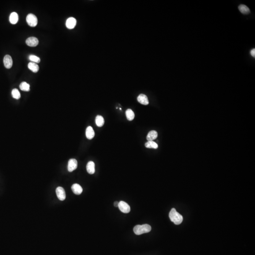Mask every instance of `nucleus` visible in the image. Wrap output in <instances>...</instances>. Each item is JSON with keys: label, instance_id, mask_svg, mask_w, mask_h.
<instances>
[{"label": "nucleus", "instance_id": "8", "mask_svg": "<svg viewBox=\"0 0 255 255\" xmlns=\"http://www.w3.org/2000/svg\"><path fill=\"white\" fill-rule=\"evenodd\" d=\"M3 63L6 68L10 69L12 67L13 61L11 56L9 55H6L3 59Z\"/></svg>", "mask_w": 255, "mask_h": 255}, {"label": "nucleus", "instance_id": "15", "mask_svg": "<svg viewBox=\"0 0 255 255\" xmlns=\"http://www.w3.org/2000/svg\"><path fill=\"white\" fill-rule=\"evenodd\" d=\"M19 17L18 14L16 12H12L10 16V21L12 24H15L18 21Z\"/></svg>", "mask_w": 255, "mask_h": 255}, {"label": "nucleus", "instance_id": "22", "mask_svg": "<svg viewBox=\"0 0 255 255\" xmlns=\"http://www.w3.org/2000/svg\"><path fill=\"white\" fill-rule=\"evenodd\" d=\"M11 94H12V96L13 97L16 99H19L20 97H21V94H20L19 91L17 89H13L12 90Z\"/></svg>", "mask_w": 255, "mask_h": 255}, {"label": "nucleus", "instance_id": "9", "mask_svg": "<svg viewBox=\"0 0 255 255\" xmlns=\"http://www.w3.org/2000/svg\"><path fill=\"white\" fill-rule=\"evenodd\" d=\"M76 19L75 18L71 17L67 19L66 23V26L69 29H73L76 25Z\"/></svg>", "mask_w": 255, "mask_h": 255}, {"label": "nucleus", "instance_id": "7", "mask_svg": "<svg viewBox=\"0 0 255 255\" xmlns=\"http://www.w3.org/2000/svg\"><path fill=\"white\" fill-rule=\"evenodd\" d=\"M26 43L29 47H35L38 45L39 41L38 39L35 37H30L26 40Z\"/></svg>", "mask_w": 255, "mask_h": 255}, {"label": "nucleus", "instance_id": "23", "mask_svg": "<svg viewBox=\"0 0 255 255\" xmlns=\"http://www.w3.org/2000/svg\"><path fill=\"white\" fill-rule=\"evenodd\" d=\"M29 59L33 63H39L40 62V58L33 55H31L29 56Z\"/></svg>", "mask_w": 255, "mask_h": 255}, {"label": "nucleus", "instance_id": "25", "mask_svg": "<svg viewBox=\"0 0 255 255\" xmlns=\"http://www.w3.org/2000/svg\"><path fill=\"white\" fill-rule=\"evenodd\" d=\"M119 202H118V201H115V202L114 203V206H115V207H118V206H119Z\"/></svg>", "mask_w": 255, "mask_h": 255}, {"label": "nucleus", "instance_id": "12", "mask_svg": "<svg viewBox=\"0 0 255 255\" xmlns=\"http://www.w3.org/2000/svg\"><path fill=\"white\" fill-rule=\"evenodd\" d=\"M87 170L89 174H93L95 172V164L93 161H89L87 165Z\"/></svg>", "mask_w": 255, "mask_h": 255}, {"label": "nucleus", "instance_id": "3", "mask_svg": "<svg viewBox=\"0 0 255 255\" xmlns=\"http://www.w3.org/2000/svg\"><path fill=\"white\" fill-rule=\"evenodd\" d=\"M26 21L29 26L32 27H36L38 22L36 16L32 13L29 14L27 15L26 18Z\"/></svg>", "mask_w": 255, "mask_h": 255}, {"label": "nucleus", "instance_id": "14", "mask_svg": "<svg viewBox=\"0 0 255 255\" xmlns=\"http://www.w3.org/2000/svg\"><path fill=\"white\" fill-rule=\"evenodd\" d=\"M158 136V133L155 130L150 131L147 134L146 139L148 141H153L156 139Z\"/></svg>", "mask_w": 255, "mask_h": 255}, {"label": "nucleus", "instance_id": "16", "mask_svg": "<svg viewBox=\"0 0 255 255\" xmlns=\"http://www.w3.org/2000/svg\"><path fill=\"white\" fill-rule=\"evenodd\" d=\"M28 68L33 73H36L39 71V66L36 63L31 62L28 64Z\"/></svg>", "mask_w": 255, "mask_h": 255}, {"label": "nucleus", "instance_id": "6", "mask_svg": "<svg viewBox=\"0 0 255 255\" xmlns=\"http://www.w3.org/2000/svg\"><path fill=\"white\" fill-rule=\"evenodd\" d=\"M78 167V162L75 159H71L69 161L68 170L69 172H71L76 169Z\"/></svg>", "mask_w": 255, "mask_h": 255}, {"label": "nucleus", "instance_id": "17", "mask_svg": "<svg viewBox=\"0 0 255 255\" xmlns=\"http://www.w3.org/2000/svg\"><path fill=\"white\" fill-rule=\"evenodd\" d=\"M126 115L128 121H132L135 117V114L133 111L130 109H128L126 111Z\"/></svg>", "mask_w": 255, "mask_h": 255}, {"label": "nucleus", "instance_id": "18", "mask_svg": "<svg viewBox=\"0 0 255 255\" xmlns=\"http://www.w3.org/2000/svg\"><path fill=\"white\" fill-rule=\"evenodd\" d=\"M105 123L104 118L101 115H97L96 118V123L99 127H102Z\"/></svg>", "mask_w": 255, "mask_h": 255}, {"label": "nucleus", "instance_id": "13", "mask_svg": "<svg viewBox=\"0 0 255 255\" xmlns=\"http://www.w3.org/2000/svg\"><path fill=\"white\" fill-rule=\"evenodd\" d=\"M95 131L91 126H89L86 129V135L87 139H92L95 136Z\"/></svg>", "mask_w": 255, "mask_h": 255}, {"label": "nucleus", "instance_id": "10", "mask_svg": "<svg viewBox=\"0 0 255 255\" xmlns=\"http://www.w3.org/2000/svg\"><path fill=\"white\" fill-rule=\"evenodd\" d=\"M138 101L139 103H140L143 105H147L149 104L148 99L147 98V96H146L144 94H140L138 96L137 98Z\"/></svg>", "mask_w": 255, "mask_h": 255}, {"label": "nucleus", "instance_id": "4", "mask_svg": "<svg viewBox=\"0 0 255 255\" xmlns=\"http://www.w3.org/2000/svg\"><path fill=\"white\" fill-rule=\"evenodd\" d=\"M118 207L121 211L123 213L127 214L129 213L130 211V206L127 203L123 201L119 202Z\"/></svg>", "mask_w": 255, "mask_h": 255}, {"label": "nucleus", "instance_id": "11", "mask_svg": "<svg viewBox=\"0 0 255 255\" xmlns=\"http://www.w3.org/2000/svg\"><path fill=\"white\" fill-rule=\"evenodd\" d=\"M71 190L76 195H80L83 191V189L80 185L78 184H74L71 187Z\"/></svg>", "mask_w": 255, "mask_h": 255}, {"label": "nucleus", "instance_id": "19", "mask_svg": "<svg viewBox=\"0 0 255 255\" xmlns=\"http://www.w3.org/2000/svg\"><path fill=\"white\" fill-rule=\"evenodd\" d=\"M145 146L148 148L157 149L158 146L156 142L153 141H148L145 144Z\"/></svg>", "mask_w": 255, "mask_h": 255}, {"label": "nucleus", "instance_id": "1", "mask_svg": "<svg viewBox=\"0 0 255 255\" xmlns=\"http://www.w3.org/2000/svg\"><path fill=\"white\" fill-rule=\"evenodd\" d=\"M169 218L170 221L176 225L180 224L182 222V216L174 208H172L170 212Z\"/></svg>", "mask_w": 255, "mask_h": 255}, {"label": "nucleus", "instance_id": "2", "mask_svg": "<svg viewBox=\"0 0 255 255\" xmlns=\"http://www.w3.org/2000/svg\"><path fill=\"white\" fill-rule=\"evenodd\" d=\"M151 230V227L150 225L145 224L143 225H137L134 227L133 229L134 232L135 234H142L144 233H148Z\"/></svg>", "mask_w": 255, "mask_h": 255}, {"label": "nucleus", "instance_id": "20", "mask_svg": "<svg viewBox=\"0 0 255 255\" xmlns=\"http://www.w3.org/2000/svg\"><path fill=\"white\" fill-rule=\"evenodd\" d=\"M239 9L240 11L244 14H248L250 13V9L245 5H240L239 6Z\"/></svg>", "mask_w": 255, "mask_h": 255}, {"label": "nucleus", "instance_id": "5", "mask_svg": "<svg viewBox=\"0 0 255 255\" xmlns=\"http://www.w3.org/2000/svg\"><path fill=\"white\" fill-rule=\"evenodd\" d=\"M56 193L58 198L61 201H63L66 198V193L65 190L63 187H58L56 190Z\"/></svg>", "mask_w": 255, "mask_h": 255}, {"label": "nucleus", "instance_id": "24", "mask_svg": "<svg viewBox=\"0 0 255 255\" xmlns=\"http://www.w3.org/2000/svg\"><path fill=\"white\" fill-rule=\"evenodd\" d=\"M250 54H251L252 56H253V57H255V49L254 48V49H253L252 50L250 51Z\"/></svg>", "mask_w": 255, "mask_h": 255}, {"label": "nucleus", "instance_id": "21", "mask_svg": "<svg viewBox=\"0 0 255 255\" xmlns=\"http://www.w3.org/2000/svg\"><path fill=\"white\" fill-rule=\"evenodd\" d=\"M19 87L21 90L24 91L28 92L30 90V85L26 82H22L20 84Z\"/></svg>", "mask_w": 255, "mask_h": 255}]
</instances>
